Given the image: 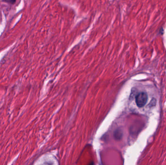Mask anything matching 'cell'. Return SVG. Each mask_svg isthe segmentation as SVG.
Wrapping results in <instances>:
<instances>
[{"label": "cell", "mask_w": 166, "mask_h": 165, "mask_svg": "<svg viewBox=\"0 0 166 165\" xmlns=\"http://www.w3.org/2000/svg\"><path fill=\"white\" fill-rule=\"evenodd\" d=\"M148 100V95L145 92L138 93L136 97V103L137 106L142 107L144 106L147 103Z\"/></svg>", "instance_id": "obj_1"}, {"label": "cell", "mask_w": 166, "mask_h": 165, "mask_svg": "<svg viewBox=\"0 0 166 165\" xmlns=\"http://www.w3.org/2000/svg\"><path fill=\"white\" fill-rule=\"evenodd\" d=\"M4 2H10V3H14V2H16V1H4Z\"/></svg>", "instance_id": "obj_2"}]
</instances>
